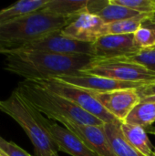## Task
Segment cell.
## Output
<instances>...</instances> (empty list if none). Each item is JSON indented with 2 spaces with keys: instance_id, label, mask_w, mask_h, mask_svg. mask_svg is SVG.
Segmentation results:
<instances>
[{
  "instance_id": "1",
  "label": "cell",
  "mask_w": 155,
  "mask_h": 156,
  "mask_svg": "<svg viewBox=\"0 0 155 156\" xmlns=\"http://www.w3.org/2000/svg\"><path fill=\"white\" fill-rule=\"evenodd\" d=\"M94 59L91 55H58L15 49L5 55L4 69L26 80H47L78 74Z\"/></svg>"
},
{
  "instance_id": "2",
  "label": "cell",
  "mask_w": 155,
  "mask_h": 156,
  "mask_svg": "<svg viewBox=\"0 0 155 156\" xmlns=\"http://www.w3.org/2000/svg\"><path fill=\"white\" fill-rule=\"evenodd\" d=\"M15 90L25 101L41 114L57 122L66 119L80 124L97 126L105 124L72 101L38 86L32 80H25L19 82Z\"/></svg>"
},
{
  "instance_id": "3",
  "label": "cell",
  "mask_w": 155,
  "mask_h": 156,
  "mask_svg": "<svg viewBox=\"0 0 155 156\" xmlns=\"http://www.w3.org/2000/svg\"><path fill=\"white\" fill-rule=\"evenodd\" d=\"M76 17V16H75ZM74 17H64L38 10L0 26V47L17 49L53 32L62 30Z\"/></svg>"
},
{
  "instance_id": "4",
  "label": "cell",
  "mask_w": 155,
  "mask_h": 156,
  "mask_svg": "<svg viewBox=\"0 0 155 156\" xmlns=\"http://www.w3.org/2000/svg\"><path fill=\"white\" fill-rule=\"evenodd\" d=\"M0 111L15 120L25 131L35 147L37 156H47L50 153H58V149L49 133L42 114L25 101L16 90L11 95L0 101Z\"/></svg>"
},
{
  "instance_id": "5",
  "label": "cell",
  "mask_w": 155,
  "mask_h": 156,
  "mask_svg": "<svg viewBox=\"0 0 155 156\" xmlns=\"http://www.w3.org/2000/svg\"><path fill=\"white\" fill-rule=\"evenodd\" d=\"M32 81L40 87L72 101L86 112L100 119L104 123L122 124L121 122L106 111V109L98 101L90 91L85 89L69 84L58 79Z\"/></svg>"
},
{
  "instance_id": "6",
  "label": "cell",
  "mask_w": 155,
  "mask_h": 156,
  "mask_svg": "<svg viewBox=\"0 0 155 156\" xmlns=\"http://www.w3.org/2000/svg\"><path fill=\"white\" fill-rule=\"evenodd\" d=\"M82 73L100 76L120 81L150 84L155 82V72L144 67L118 59H95Z\"/></svg>"
},
{
  "instance_id": "7",
  "label": "cell",
  "mask_w": 155,
  "mask_h": 156,
  "mask_svg": "<svg viewBox=\"0 0 155 156\" xmlns=\"http://www.w3.org/2000/svg\"><path fill=\"white\" fill-rule=\"evenodd\" d=\"M93 43L82 42L64 36L61 30L53 32L44 37L29 42L20 50H36L58 55H92Z\"/></svg>"
},
{
  "instance_id": "8",
  "label": "cell",
  "mask_w": 155,
  "mask_h": 156,
  "mask_svg": "<svg viewBox=\"0 0 155 156\" xmlns=\"http://www.w3.org/2000/svg\"><path fill=\"white\" fill-rule=\"evenodd\" d=\"M90 91V90H89ZM98 101L122 123L142 101L137 89H122L106 92L90 91Z\"/></svg>"
},
{
  "instance_id": "9",
  "label": "cell",
  "mask_w": 155,
  "mask_h": 156,
  "mask_svg": "<svg viewBox=\"0 0 155 156\" xmlns=\"http://www.w3.org/2000/svg\"><path fill=\"white\" fill-rule=\"evenodd\" d=\"M92 55L97 59H119L136 54L140 48L132 34L105 35L93 44Z\"/></svg>"
},
{
  "instance_id": "10",
  "label": "cell",
  "mask_w": 155,
  "mask_h": 156,
  "mask_svg": "<svg viewBox=\"0 0 155 156\" xmlns=\"http://www.w3.org/2000/svg\"><path fill=\"white\" fill-rule=\"evenodd\" d=\"M66 129L77 135L98 156H116L108 140L104 125H88L62 119L59 121Z\"/></svg>"
},
{
  "instance_id": "11",
  "label": "cell",
  "mask_w": 155,
  "mask_h": 156,
  "mask_svg": "<svg viewBox=\"0 0 155 156\" xmlns=\"http://www.w3.org/2000/svg\"><path fill=\"white\" fill-rule=\"evenodd\" d=\"M61 32L64 36L78 41L94 43L106 35V23L97 15L87 12L74 17Z\"/></svg>"
},
{
  "instance_id": "12",
  "label": "cell",
  "mask_w": 155,
  "mask_h": 156,
  "mask_svg": "<svg viewBox=\"0 0 155 156\" xmlns=\"http://www.w3.org/2000/svg\"><path fill=\"white\" fill-rule=\"evenodd\" d=\"M56 79L60 80L69 84L80 87L87 90L98 92H106L122 89H139L140 87L145 85V83L120 81L109 78L86 74L82 72H79L75 75L62 76Z\"/></svg>"
},
{
  "instance_id": "13",
  "label": "cell",
  "mask_w": 155,
  "mask_h": 156,
  "mask_svg": "<svg viewBox=\"0 0 155 156\" xmlns=\"http://www.w3.org/2000/svg\"><path fill=\"white\" fill-rule=\"evenodd\" d=\"M46 128L58 146V151L71 156H98L93 153L77 135L65 127L51 123L48 120L45 122Z\"/></svg>"
},
{
  "instance_id": "14",
  "label": "cell",
  "mask_w": 155,
  "mask_h": 156,
  "mask_svg": "<svg viewBox=\"0 0 155 156\" xmlns=\"http://www.w3.org/2000/svg\"><path fill=\"white\" fill-rule=\"evenodd\" d=\"M89 3L88 0H48L41 10L58 16L75 17L89 12Z\"/></svg>"
},
{
  "instance_id": "15",
  "label": "cell",
  "mask_w": 155,
  "mask_h": 156,
  "mask_svg": "<svg viewBox=\"0 0 155 156\" xmlns=\"http://www.w3.org/2000/svg\"><path fill=\"white\" fill-rule=\"evenodd\" d=\"M121 130L127 142L143 155L154 156V150L153 149V144L149 140L145 128L122 122L121 124Z\"/></svg>"
},
{
  "instance_id": "16",
  "label": "cell",
  "mask_w": 155,
  "mask_h": 156,
  "mask_svg": "<svg viewBox=\"0 0 155 156\" xmlns=\"http://www.w3.org/2000/svg\"><path fill=\"white\" fill-rule=\"evenodd\" d=\"M104 129L116 156H145L127 142L122 133L121 124L105 123Z\"/></svg>"
},
{
  "instance_id": "17",
  "label": "cell",
  "mask_w": 155,
  "mask_h": 156,
  "mask_svg": "<svg viewBox=\"0 0 155 156\" xmlns=\"http://www.w3.org/2000/svg\"><path fill=\"white\" fill-rule=\"evenodd\" d=\"M48 0H21L0 10V26L25 15L41 10Z\"/></svg>"
},
{
  "instance_id": "18",
  "label": "cell",
  "mask_w": 155,
  "mask_h": 156,
  "mask_svg": "<svg viewBox=\"0 0 155 156\" xmlns=\"http://www.w3.org/2000/svg\"><path fill=\"white\" fill-rule=\"evenodd\" d=\"M98 16H100L106 24L118 22L122 20H126L130 18L136 17L142 13L132 10L128 7L113 4L111 0L107 1L104 6H102L99 11L95 13Z\"/></svg>"
},
{
  "instance_id": "19",
  "label": "cell",
  "mask_w": 155,
  "mask_h": 156,
  "mask_svg": "<svg viewBox=\"0 0 155 156\" xmlns=\"http://www.w3.org/2000/svg\"><path fill=\"white\" fill-rule=\"evenodd\" d=\"M154 14H142L136 17L106 24V35L133 34L147 20H152Z\"/></svg>"
},
{
  "instance_id": "20",
  "label": "cell",
  "mask_w": 155,
  "mask_h": 156,
  "mask_svg": "<svg viewBox=\"0 0 155 156\" xmlns=\"http://www.w3.org/2000/svg\"><path fill=\"white\" fill-rule=\"evenodd\" d=\"M124 122L139 125L143 128L152 126L155 122V102L141 101V103L130 112Z\"/></svg>"
},
{
  "instance_id": "21",
  "label": "cell",
  "mask_w": 155,
  "mask_h": 156,
  "mask_svg": "<svg viewBox=\"0 0 155 156\" xmlns=\"http://www.w3.org/2000/svg\"><path fill=\"white\" fill-rule=\"evenodd\" d=\"M118 60L135 63L144 67L145 69L155 72V48L142 49L136 54L126 58H119Z\"/></svg>"
},
{
  "instance_id": "22",
  "label": "cell",
  "mask_w": 155,
  "mask_h": 156,
  "mask_svg": "<svg viewBox=\"0 0 155 156\" xmlns=\"http://www.w3.org/2000/svg\"><path fill=\"white\" fill-rule=\"evenodd\" d=\"M113 4L128 7L142 14H155V0H111Z\"/></svg>"
},
{
  "instance_id": "23",
  "label": "cell",
  "mask_w": 155,
  "mask_h": 156,
  "mask_svg": "<svg viewBox=\"0 0 155 156\" xmlns=\"http://www.w3.org/2000/svg\"><path fill=\"white\" fill-rule=\"evenodd\" d=\"M132 35L135 43L140 48L145 49L155 48V34L148 27L142 26Z\"/></svg>"
},
{
  "instance_id": "24",
  "label": "cell",
  "mask_w": 155,
  "mask_h": 156,
  "mask_svg": "<svg viewBox=\"0 0 155 156\" xmlns=\"http://www.w3.org/2000/svg\"><path fill=\"white\" fill-rule=\"evenodd\" d=\"M0 150L8 156H31L13 142H7L0 136Z\"/></svg>"
},
{
  "instance_id": "25",
  "label": "cell",
  "mask_w": 155,
  "mask_h": 156,
  "mask_svg": "<svg viewBox=\"0 0 155 156\" xmlns=\"http://www.w3.org/2000/svg\"><path fill=\"white\" fill-rule=\"evenodd\" d=\"M139 95L141 96L142 100L150 96L155 95V82L150 83V84H145L139 89H137Z\"/></svg>"
},
{
  "instance_id": "26",
  "label": "cell",
  "mask_w": 155,
  "mask_h": 156,
  "mask_svg": "<svg viewBox=\"0 0 155 156\" xmlns=\"http://www.w3.org/2000/svg\"><path fill=\"white\" fill-rule=\"evenodd\" d=\"M143 26L148 27L149 28H151V29L154 32L155 34V22H153V21H151V20H147V21H145V22L143 23Z\"/></svg>"
},
{
  "instance_id": "27",
  "label": "cell",
  "mask_w": 155,
  "mask_h": 156,
  "mask_svg": "<svg viewBox=\"0 0 155 156\" xmlns=\"http://www.w3.org/2000/svg\"><path fill=\"white\" fill-rule=\"evenodd\" d=\"M13 50H15V49H10V48H4V47H0V54L6 55V54H8L10 52H12Z\"/></svg>"
},
{
  "instance_id": "28",
  "label": "cell",
  "mask_w": 155,
  "mask_h": 156,
  "mask_svg": "<svg viewBox=\"0 0 155 156\" xmlns=\"http://www.w3.org/2000/svg\"><path fill=\"white\" fill-rule=\"evenodd\" d=\"M142 102H155V95L144 98L142 100Z\"/></svg>"
},
{
  "instance_id": "29",
  "label": "cell",
  "mask_w": 155,
  "mask_h": 156,
  "mask_svg": "<svg viewBox=\"0 0 155 156\" xmlns=\"http://www.w3.org/2000/svg\"><path fill=\"white\" fill-rule=\"evenodd\" d=\"M147 133H151L153 135H155V127H153V126H150V127H147L145 128Z\"/></svg>"
},
{
  "instance_id": "30",
  "label": "cell",
  "mask_w": 155,
  "mask_h": 156,
  "mask_svg": "<svg viewBox=\"0 0 155 156\" xmlns=\"http://www.w3.org/2000/svg\"><path fill=\"white\" fill-rule=\"evenodd\" d=\"M47 156H58V153H50Z\"/></svg>"
},
{
  "instance_id": "31",
  "label": "cell",
  "mask_w": 155,
  "mask_h": 156,
  "mask_svg": "<svg viewBox=\"0 0 155 156\" xmlns=\"http://www.w3.org/2000/svg\"><path fill=\"white\" fill-rule=\"evenodd\" d=\"M0 156H8L6 154H5L2 150H0Z\"/></svg>"
},
{
  "instance_id": "32",
  "label": "cell",
  "mask_w": 155,
  "mask_h": 156,
  "mask_svg": "<svg viewBox=\"0 0 155 156\" xmlns=\"http://www.w3.org/2000/svg\"><path fill=\"white\" fill-rule=\"evenodd\" d=\"M151 21H153V22H155V14H154V17L151 20Z\"/></svg>"
},
{
  "instance_id": "33",
  "label": "cell",
  "mask_w": 155,
  "mask_h": 156,
  "mask_svg": "<svg viewBox=\"0 0 155 156\" xmlns=\"http://www.w3.org/2000/svg\"><path fill=\"white\" fill-rule=\"evenodd\" d=\"M154 156H155V149H154Z\"/></svg>"
}]
</instances>
